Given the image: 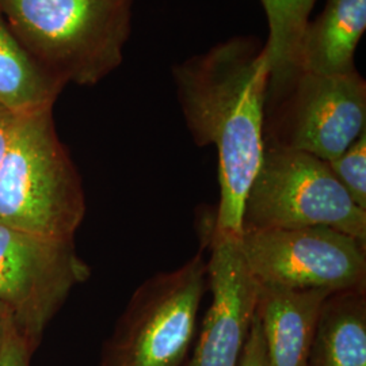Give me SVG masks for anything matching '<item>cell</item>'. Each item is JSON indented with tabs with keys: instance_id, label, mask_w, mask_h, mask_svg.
I'll list each match as a JSON object with an SVG mask.
<instances>
[{
	"instance_id": "1",
	"label": "cell",
	"mask_w": 366,
	"mask_h": 366,
	"mask_svg": "<svg viewBox=\"0 0 366 366\" xmlns=\"http://www.w3.org/2000/svg\"><path fill=\"white\" fill-rule=\"evenodd\" d=\"M178 101L197 145H214L220 202L213 225L240 236L244 202L261 167L270 78L264 44L232 37L172 68Z\"/></svg>"
},
{
	"instance_id": "2",
	"label": "cell",
	"mask_w": 366,
	"mask_h": 366,
	"mask_svg": "<svg viewBox=\"0 0 366 366\" xmlns=\"http://www.w3.org/2000/svg\"><path fill=\"white\" fill-rule=\"evenodd\" d=\"M133 0H0V14L41 66L94 86L122 64Z\"/></svg>"
},
{
	"instance_id": "3",
	"label": "cell",
	"mask_w": 366,
	"mask_h": 366,
	"mask_svg": "<svg viewBox=\"0 0 366 366\" xmlns=\"http://www.w3.org/2000/svg\"><path fill=\"white\" fill-rule=\"evenodd\" d=\"M84 214L81 179L56 132L53 107L22 114L0 166V224L74 240Z\"/></svg>"
},
{
	"instance_id": "4",
	"label": "cell",
	"mask_w": 366,
	"mask_h": 366,
	"mask_svg": "<svg viewBox=\"0 0 366 366\" xmlns=\"http://www.w3.org/2000/svg\"><path fill=\"white\" fill-rule=\"evenodd\" d=\"M207 288L204 246L178 269L145 280L106 342L101 366L184 365Z\"/></svg>"
},
{
	"instance_id": "5",
	"label": "cell",
	"mask_w": 366,
	"mask_h": 366,
	"mask_svg": "<svg viewBox=\"0 0 366 366\" xmlns=\"http://www.w3.org/2000/svg\"><path fill=\"white\" fill-rule=\"evenodd\" d=\"M328 227L366 244V210L355 205L327 162L264 145L244 202L243 231Z\"/></svg>"
},
{
	"instance_id": "6",
	"label": "cell",
	"mask_w": 366,
	"mask_h": 366,
	"mask_svg": "<svg viewBox=\"0 0 366 366\" xmlns=\"http://www.w3.org/2000/svg\"><path fill=\"white\" fill-rule=\"evenodd\" d=\"M366 129V81L357 69L323 75L300 72L264 105V145L331 162Z\"/></svg>"
},
{
	"instance_id": "7",
	"label": "cell",
	"mask_w": 366,
	"mask_h": 366,
	"mask_svg": "<svg viewBox=\"0 0 366 366\" xmlns=\"http://www.w3.org/2000/svg\"><path fill=\"white\" fill-rule=\"evenodd\" d=\"M240 249L263 287L338 292L366 288V244L328 227L243 231Z\"/></svg>"
},
{
	"instance_id": "8",
	"label": "cell",
	"mask_w": 366,
	"mask_h": 366,
	"mask_svg": "<svg viewBox=\"0 0 366 366\" xmlns=\"http://www.w3.org/2000/svg\"><path fill=\"white\" fill-rule=\"evenodd\" d=\"M92 274L74 240H57L0 224V305L37 349L72 289Z\"/></svg>"
},
{
	"instance_id": "9",
	"label": "cell",
	"mask_w": 366,
	"mask_h": 366,
	"mask_svg": "<svg viewBox=\"0 0 366 366\" xmlns=\"http://www.w3.org/2000/svg\"><path fill=\"white\" fill-rule=\"evenodd\" d=\"M202 244L212 302L198 335L196 349L184 366H237L254 320L259 285L249 273L239 236L217 231L210 222Z\"/></svg>"
},
{
	"instance_id": "10",
	"label": "cell",
	"mask_w": 366,
	"mask_h": 366,
	"mask_svg": "<svg viewBox=\"0 0 366 366\" xmlns=\"http://www.w3.org/2000/svg\"><path fill=\"white\" fill-rule=\"evenodd\" d=\"M328 295L317 289L259 285L255 316L269 366H308L317 316Z\"/></svg>"
},
{
	"instance_id": "11",
	"label": "cell",
	"mask_w": 366,
	"mask_h": 366,
	"mask_svg": "<svg viewBox=\"0 0 366 366\" xmlns=\"http://www.w3.org/2000/svg\"><path fill=\"white\" fill-rule=\"evenodd\" d=\"M366 30V0H327L301 42V72L323 75L355 71L354 54Z\"/></svg>"
},
{
	"instance_id": "12",
	"label": "cell",
	"mask_w": 366,
	"mask_h": 366,
	"mask_svg": "<svg viewBox=\"0 0 366 366\" xmlns=\"http://www.w3.org/2000/svg\"><path fill=\"white\" fill-rule=\"evenodd\" d=\"M308 366H366V288L332 292L325 299Z\"/></svg>"
},
{
	"instance_id": "13",
	"label": "cell",
	"mask_w": 366,
	"mask_h": 366,
	"mask_svg": "<svg viewBox=\"0 0 366 366\" xmlns=\"http://www.w3.org/2000/svg\"><path fill=\"white\" fill-rule=\"evenodd\" d=\"M66 86L27 52L0 14V106L21 116L49 109Z\"/></svg>"
},
{
	"instance_id": "14",
	"label": "cell",
	"mask_w": 366,
	"mask_h": 366,
	"mask_svg": "<svg viewBox=\"0 0 366 366\" xmlns=\"http://www.w3.org/2000/svg\"><path fill=\"white\" fill-rule=\"evenodd\" d=\"M316 1L261 0L269 24V37L264 42L270 69L266 101L285 92L300 75L301 42Z\"/></svg>"
},
{
	"instance_id": "15",
	"label": "cell",
	"mask_w": 366,
	"mask_h": 366,
	"mask_svg": "<svg viewBox=\"0 0 366 366\" xmlns=\"http://www.w3.org/2000/svg\"><path fill=\"white\" fill-rule=\"evenodd\" d=\"M327 164L355 205L366 210V129L342 155Z\"/></svg>"
},
{
	"instance_id": "16",
	"label": "cell",
	"mask_w": 366,
	"mask_h": 366,
	"mask_svg": "<svg viewBox=\"0 0 366 366\" xmlns=\"http://www.w3.org/2000/svg\"><path fill=\"white\" fill-rule=\"evenodd\" d=\"M36 349L9 319L0 342V366H30L31 354Z\"/></svg>"
},
{
	"instance_id": "17",
	"label": "cell",
	"mask_w": 366,
	"mask_h": 366,
	"mask_svg": "<svg viewBox=\"0 0 366 366\" xmlns=\"http://www.w3.org/2000/svg\"><path fill=\"white\" fill-rule=\"evenodd\" d=\"M237 366H269L261 323L255 315L249 328V338Z\"/></svg>"
},
{
	"instance_id": "18",
	"label": "cell",
	"mask_w": 366,
	"mask_h": 366,
	"mask_svg": "<svg viewBox=\"0 0 366 366\" xmlns=\"http://www.w3.org/2000/svg\"><path fill=\"white\" fill-rule=\"evenodd\" d=\"M21 114L0 106V166L7 155V151L13 142L14 132Z\"/></svg>"
},
{
	"instance_id": "19",
	"label": "cell",
	"mask_w": 366,
	"mask_h": 366,
	"mask_svg": "<svg viewBox=\"0 0 366 366\" xmlns=\"http://www.w3.org/2000/svg\"><path fill=\"white\" fill-rule=\"evenodd\" d=\"M9 319H10V316L7 314V311L0 305V342L3 338V332H4V328H6Z\"/></svg>"
}]
</instances>
